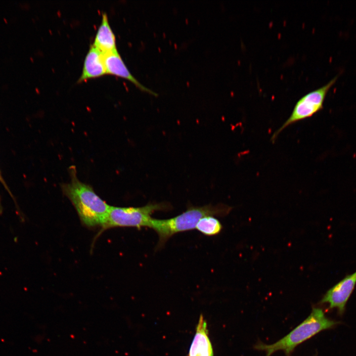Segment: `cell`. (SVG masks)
Wrapping results in <instances>:
<instances>
[{
    "instance_id": "6da1fadb",
    "label": "cell",
    "mask_w": 356,
    "mask_h": 356,
    "mask_svg": "<svg viewBox=\"0 0 356 356\" xmlns=\"http://www.w3.org/2000/svg\"><path fill=\"white\" fill-rule=\"evenodd\" d=\"M69 172L70 181L61 185L63 194L72 203L84 225L102 226L110 206L96 194L91 186L78 178L75 166H71Z\"/></svg>"
},
{
    "instance_id": "7a4b0ae2",
    "label": "cell",
    "mask_w": 356,
    "mask_h": 356,
    "mask_svg": "<svg viewBox=\"0 0 356 356\" xmlns=\"http://www.w3.org/2000/svg\"><path fill=\"white\" fill-rule=\"evenodd\" d=\"M231 207L220 204H208L203 206H188L187 210L175 217L168 219H156L152 218L149 227L158 235L156 249L163 247L168 240L174 234L196 228L198 222L208 216H222L229 212Z\"/></svg>"
},
{
    "instance_id": "3957f363",
    "label": "cell",
    "mask_w": 356,
    "mask_h": 356,
    "mask_svg": "<svg viewBox=\"0 0 356 356\" xmlns=\"http://www.w3.org/2000/svg\"><path fill=\"white\" fill-rule=\"evenodd\" d=\"M338 323L339 322L327 318L321 309L314 308L310 315L285 337L270 345L258 343L254 348L264 351L266 356H270L279 350L290 356L298 345L320 331L331 329Z\"/></svg>"
},
{
    "instance_id": "277c9868",
    "label": "cell",
    "mask_w": 356,
    "mask_h": 356,
    "mask_svg": "<svg viewBox=\"0 0 356 356\" xmlns=\"http://www.w3.org/2000/svg\"><path fill=\"white\" fill-rule=\"evenodd\" d=\"M169 202L149 203L139 207H120L110 206L102 229L115 227H133L140 229L149 227L151 215L156 211L171 210Z\"/></svg>"
},
{
    "instance_id": "5b68a950",
    "label": "cell",
    "mask_w": 356,
    "mask_h": 356,
    "mask_svg": "<svg viewBox=\"0 0 356 356\" xmlns=\"http://www.w3.org/2000/svg\"><path fill=\"white\" fill-rule=\"evenodd\" d=\"M335 76L322 87L312 91L300 98L295 104L289 118L272 135L270 140L274 142L279 134L287 127L296 122L310 118L320 111L331 88L335 84Z\"/></svg>"
},
{
    "instance_id": "8992f818",
    "label": "cell",
    "mask_w": 356,
    "mask_h": 356,
    "mask_svg": "<svg viewBox=\"0 0 356 356\" xmlns=\"http://www.w3.org/2000/svg\"><path fill=\"white\" fill-rule=\"evenodd\" d=\"M356 285V271L347 275L329 289L322 297L321 303L328 304L329 309H336L340 314H342Z\"/></svg>"
},
{
    "instance_id": "52a82bcc",
    "label": "cell",
    "mask_w": 356,
    "mask_h": 356,
    "mask_svg": "<svg viewBox=\"0 0 356 356\" xmlns=\"http://www.w3.org/2000/svg\"><path fill=\"white\" fill-rule=\"evenodd\" d=\"M106 74L128 80L141 91L157 96L158 94L142 85L131 73L117 50L103 54Z\"/></svg>"
},
{
    "instance_id": "ba28073f",
    "label": "cell",
    "mask_w": 356,
    "mask_h": 356,
    "mask_svg": "<svg viewBox=\"0 0 356 356\" xmlns=\"http://www.w3.org/2000/svg\"><path fill=\"white\" fill-rule=\"evenodd\" d=\"M106 74L103 54L92 44L85 58L82 72L78 83L98 78Z\"/></svg>"
},
{
    "instance_id": "9c48e42d",
    "label": "cell",
    "mask_w": 356,
    "mask_h": 356,
    "mask_svg": "<svg viewBox=\"0 0 356 356\" xmlns=\"http://www.w3.org/2000/svg\"><path fill=\"white\" fill-rule=\"evenodd\" d=\"M188 356H214L213 348L208 335L206 321L201 315Z\"/></svg>"
},
{
    "instance_id": "30bf717a",
    "label": "cell",
    "mask_w": 356,
    "mask_h": 356,
    "mask_svg": "<svg viewBox=\"0 0 356 356\" xmlns=\"http://www.w3.org/2000/svg\"><path fill=\"white\" fill-rule=\"evenodd\" d=\"M92 45L103 54L117 50L115 36L110 27L106 13L102 14L101 22L97 29Z\"/></svg>"
},
{
    "instance_id": "8fae6325",
    "label": "cell",
    "mask_w": 356,
    "mask_h": 356,
    "mask_svg": "<svg viewBox=\"0 0 356 356\" xmlns=\"http://www.w3.org/2000/svg\"><path fill=\"white\" fill-rule=\"evenodd\" d=\"M222 228L221 222L212 216H206L200 220L196 228L200 232L207 236L219 234Z\"/></svg>"
},
{
    "instance_id": "7c38bea8",
    "label": "cell",
    "mask_w": 356,
    "mask_h": 356,
    "mask_svg": "<svg viewBox=\"0 0 356 356\" xmlns=\"http://www.w3.org/2000/svg\"><path fill=\"white\" fill-rule=\"evenodd\" d=\"M0 181L3 183V179L1 176L0 172Z\"/></svg>"
}]
</instances>
